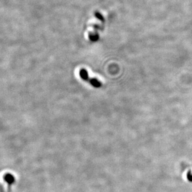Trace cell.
Masks as SVG:
<instances>
[{"instance_id": "6da1fadb", "label": "cell", "mask_w": 192, "mask_h": 192, "mask_svg": "<svg viewBox=\"0 0 192 192\" xmlns=\"http://www.w3.org/2000/svg\"><path fill=\"white\" fill-rule=\"evenodd\" d=\"M79 73H80V77H81L83 80H85V81H88V82L89 83H90L91 85L94 86V87L99 88L101 86V82L99 81V80H97L96 79H95V78L89 77L87 71L85 69H84V68H82V69L80 70Z\"/></svg>"}, {"instance_id": "7a4b0ae2", "label": "cell", "mask_w": 192, "mask_h": 192, "mask_svg": "<svg viewBox=\"0 0 192 192\" xmlns=\"http://www.w3.org/2000/svg\"><path fill=\"white\" fill-rule=\"evenodd\" d=\"M3 180L8 185V190L10 189L11 186L14 184L15 182L16 181L15 176L9 173H6V174H4V176H3Z\"/></svg>"}, {"instance_id": "3957f363", "label": "cell", "mask_w": 192, "mask_h": 192, "mask_svg": "<svg viewBox=\"0 0 192 192\" xmlns=\"http://www.w3.org/2000/svg\"><path fill=\"white\" fill-rule=\"evenodd\" d=\"M95 16L98 19L100 20V21H103V22H104V21H105V20H104L103 17L102 16V15H101L100 13H98V12H96V13H95Z\"/></svg>"}]
</instances>
